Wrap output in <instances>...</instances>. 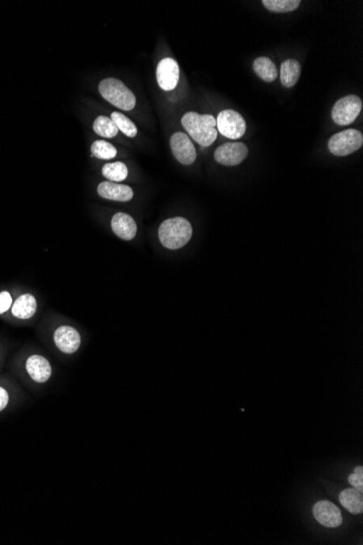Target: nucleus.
<instances>
[{
  "instance_id": "obj_1",
  "label": "nucleus",
  "mask_w": 363,
  "mask_h": 545,
  "mask_svg": "<svg viewBox=\"0 0 363 545\" xmlns=\"http://www.w3.org/2000/svg\"><path fill=\"white\" fill-rule=\"evenodd\" d=\"M182 126L196 143L203 147L212 145L218 137L216 116L186 112L182 116Z\"/></svg>"
},
{
  "instance_id": "obj_2",
  "label": "nucleus",
  "mask_w": 363,
  "mask_h": 545,
  "mask_svg": "<svg viewBox=\"0 0 363 545\" xmlns=\"http://www.w3.org/2000/svg\"><path fill=\"white\" fill-rule=\"evenodd\" d=\"M158 235L163 248L171 250H179L191 241L193 228L187 219L175 217L167 219L160 224Z\"/></svg>"
},
{
  "instance_id": "obj_3",
  "label": "nucleus",
  "mask_w": 363,
  "mask_h": 545,
  "mask_svg": "<svg viewBox=\"0 0 363 545\" xmlns=\"http://www.w3.org/2000/svg\"><path fill=\"white\" fill-rule=\"evenodd\" d=\"M50 342L57 353L62 356L70 357L82 349L83 335L76 325L58 323L51 327Z\"/></svg>"
},
{
  "instance_id": "obj_4",
  "label": "nucleus",
  "mask_w": 363,
  "mask_h": 545,
  "mask_svg": "<svg viewBox=\"0 0 363 545\" xmlns=\"http://www.w3.org/2000/svg\"><path fill=\"white\" fill-rule=\"evenodd\" d=\"M102 97L119 109L130 112L136 105L135 95L122 81L109 78L102 80L98 86Z\"/></svg>"
},
{
  "instance_id": "obj_5",
  "label": "nucleus",
  "mask_w": 363,
  "mask_h": 545,
  "mask_svg": "<svg viewBox=\"0 0 363 545\" xmlns=\"http://www.w3.org/2000/svg\"><path fill=\"white\" fill-rule=\"evenodd\" d=\"M23 370L35 386H46L53 376V367L50 361L39 353H31L25 356Z\"/></svg>"
},
{
  "instance_id": "obj_6",
  "label": "nucleus",
  "mask_w": 363,
  "mask_h": 545,
  "mask_svg": "<svg viewBox=\"0 0 363 545\" xmlns=\"http://www.w3.org/2000/svg\"><path fill=\"white\" fill-rule=\"evenodd\" d=\"M362 145V133L355 129L345 130L334 134L329 141V152L338 157L350 155L360 149Z\"/></svg>"
},
{
  "instance_id": "obj_7",
  "label": "nucleus",
  "mask_w": 363,
  "mask_h": 545,
  "mask_svg": "<svg viewBox=\"0 0 363 545\" xmlns=\"http://www.w3.org/2000/svg\"><path fill=\"white\" fill-rule=\"evenodd\" d=\"M362 110V100L356 95H348L337 100L333 107L332 119L337 126H349Z\"/></svg>"
},
{
  "instance_id": "obj_8",
  "label": "nucleus",
  "mask_w": 363,
  "mask_h": 545,
  "mask_svg": "<svg viewBox=\"0 0 363 545\" xmlns=\"http://www.w3.org/2000/svg\"><path fill=\"white\" fill-rule=\"evenodd\" d=\"M218 131L230 140H238L246 132L244 116L232 109L222 110L217 119Z\"/></svg>"
},
{
  "instance_id": "obj_9",
  "label": "nucleus",
  "mask_w": 363,
  "mask_h": 545,
  "mask_svg": "<svg viewBox=\"0 0 363 545\" xmlns=\"http://www.w3.org/2000/svg\"><path fill=\"white\" fill-rule=\"evenodd\" d=\"M170 146L173 156L179 163L191 166L197 158L196 148L191 143V137L183 132H177L171 136Z\"/></svg>"
},
{
  "instance_id": "obj_10",
  "label": "nucleus",
  "mask_w": 363,
  "mask_h": 545,
  "mask_svg": "<svg viewBox=\"0 0 363 545\" xmlns=\"http://www.w3.org/2000/svg\"><path fill=\"white\" fill-rule=\"evenodd\" d=\"M37 311V298L33 294L22 293L13 300V306L8 315L20 323H27L36 316Z\"/></svg>"
},
{
  "instance_id": "obj_11",
  "label": "nucleus",
  "mask_w": 363,
  "mask_h": 545,
  "mask_svg": "<svg viewBox=\"0 0 363 545\" xmlns=\"http://www.w3.org/2000/svg\"><path fill=\"white\" fill-rule=\"evenodd\" d=\"M248 156L247 146L240 142H231L221 145L214 152L217 163L233 167L242 163Z\"/></svg>"
},
{
  "instance_id": "obj_12",
  "label": "nucleus",
  "mask_w": 363,
  "mask_h": 545,
  "mask_svg": "<svg viewBox=\"0 0 363 545\" xmlns=\"http://www.w3.org/2000/svg\"><path fill=\"white\" fill-rule=\"evenodd\" d=\"M157 82L165 92L174 90L179 80V68L177 61L172 58H165L160 61L156 71Z\"/></svg>"
},
{
  "instance_id": "obj_13",
  "label": "nucleus",
  "mask_w": 363,
  "mask_h": 545,
  "mask_svg": "<svg viewBox=\"0 0 363 545\" xmlns=\"http://www.w3.org/2000/svg\"><path fill=\"white\" fill-rule=\"evenodd\" d=\"M313 516L317 523L327 528H337L343 523L341 513L336 505L329 501H320L313 506Z\"/></svg>"
},
{
  "instance_id": "obj_14",
  "label": "nucleus",
  "mask_w": 363,
  "mask_h": 545,
  "mask_svg": "<svg viewBox=\"0 0 363 545\" xmlns=\"http://www.w3.org/2000/svg\"><path fill=\"white\" fill-rule=\"evenodd\" d=\"M97 193L102 199L114 201H130L134 196L131 187L111 181L102 182L98 185Z\"/></svg>"
},
{
  "instance_id": "obj_15",
  "label": "nucleus",
  "mask_w": 363,
  "mask_h": 545,
  "mask_svg": "<svg viewBox=\"0 0 363 545\" xmlns=\"http://www.w3.org/2000/svg\"><path fill=\"white\" fill-rule=\"evenodd\" d=\"M111 228L118 238L124 241H131L137 234V224L130 215L116 213L111 219Z\"/></svg>"
},
{
  "instance_id": "obj_16",
  "label": "nucleus",
  "mask_w": 363,
  "mask_h": 545,
  "mask_svg": "<svg viewBox=\"0 0 363 545\" xmlns=\"http://www.w3.org/2000/svg\"><path fill=\"white\" fill-rule=\"evenodd\" d=\"M339 502L351 514L359 515L363 511V493L360 490L351 487L341 491Z\"/></svg>"
},
{
  "instance_id": "obj_17",
  "label": "nucleus",
  "mask_w": 363,
  "mask_h": 545,
  "mask_svg": "<svg viewBox=\"0 0 363 545\" xmlns=\"http://www.w3.org/2000/svg\"><path fill=\"white\" fill-rule=\"evenodd\" d=\"M301 63L295 59H287L281 66V82L285 88H293L301 78Z\"/></svg>"
},
{
  "instance_id": "obj_18",
  "label": "nucleus",
  "mask_w": 363,
  "mask_h": 545,
  "mask_svg": "<svg viewBox=\"0 0 363 545\" xmlns=\"http://www.w3.org/2000/svg\"><path fill=\"white\" fill-rule=\"evenodd\" d=\"M254 71L264 82L271 83L278 78V68L275 63L268 57H259L254 61Z\"/></svg>"
},
{
  "instance_id": "obj_19",
  "label": "nucleus",
  "mask_w": 363,
  "mask_h": 545,
  "mask_svg": "<svg viewBox=\"0 0 363 545\" xmlns=\"http://www.w3.org/2000/svg\"><path fill=\"white\" fill-rule=\"evenodd\" d=\"M102 175L106 177L108 181L119 182L124 181L129 175V169L126 167L125 163H121V161H116V163H108L102 167Z\"/></svg>"
},
{
  "instance_id": "obj_20",
  "label": "nucleus",
  "mask_w": 363,
  "mask_h": 545,
  "mask_svg": "<svg viewBox=\"0 0 363 545\" xmlns=\"http://www.w3.org/2000/svg\"><path fill=\"white\" fill-rule=\"evenodd\" d=\"M93 129L96 132V134L106 138L116 137L119 133V130L112 121L111 118H108L106 116H98L97 119L94 121Z\"/></svg>"
},
{
  "instance_id": "obj_21",
  "label": "nucleus",
  "mask_w": 363,
  "mask_h": 545,
  "mask_svg": "<svg viewBox=\"0 0 363 545\" xmlns=\"http://www.w3.org/2000/svg\"><path fill=\"white\" fill-rule=\"evenodd\" d=\"M264 7L272 13H286L297 9L301 0H262Z\"/></svg>"
},
{
  "instance_id": "obj_22",
  "label": "nucleus",
  "mask_w": 363,
  "mask_h": 545,
  "mask_svg": "<svg viewBox=\"0 0 363 545\" xmlns=\"http://www.w3.org/2000/svg\"><path fill=\"white\" fill-rule=\"evenodd\" d=\"M111 120L116 124L118 130L125 134L128 137H135L137 135V128H136L135 124L121 112H112Z\"/></svg>"
},
{
  "instance_id": "obj_23",
  "label": "nucleus",
  "mask_w": 363,
  "mask_h": 545,
  "mask_svg": "<svg viewBox=\"0 0 363 545\" xmlns=\"http://www.w3.org/2000/svg\"><path fill=\"white\" fill-rule=\"evenodd\" d=\"M92 155L102 160L114 159L116 156V148L111 143L106 141H96L90 147Z\"/></svg>"
},
{
  "instance_id": "obj_24",
  "label": "nucleus",
  "mask_w": 363,
  "mask_h": 545,
  "mask_svg": "<svg viewBox=\"0 0 363 545\" xmlns=\"http://www.w3.org/2000/svg\"><path fill=\"white\" fill-rule=\"evenodd\" d=\"M15 396L9 386L0 383V415L7 412L15 404Z\"/></svg>"
},
{
  "instance_id": "obj_25",
  "label": "nucleus",
  "mask_w": 363,
  "mask_h": 545,
  "mask_svg": "<svg viewBox=\"0 0 363 545\" xmlns=\"http://www.w3.org/2000/svg\"><path fill=\"white\" fill-rule=\"evenodd\" d=\"M13 300L15 298L13 297V294L9 291L0 292V317L8 315L13 306Z\"/></svg>"
},
{
  "instance_id": "obj_26",
  "label": "nucleus",
  "mask_w": 363,
  "mask_h": 545,
  "mask_svg": "<svg viewBox=\"0 0 363 545\" xmlns=\"http://www.w3.org/2000/svg\"><path fill=\"white\" fill-rule=\"evenodd\" d=\"M349 483H350L355 489L360 490L363 491V467L362 466H358L355 468L354 473H351L348 478Z\"/></svg>"
}]
</instances>
